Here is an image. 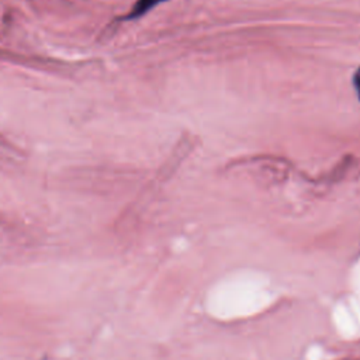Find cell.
Segmentation results:
<instances>
[{
	"label": "cell",
	"instance_id": "1",
	"mask_svg": "<svg viewBox=\"0 0 360 360\" xmlns=\"http://www.w3.org/2000/svg\"><path fill=\"white\" fill-rule=\"evenodd\" d=\"M159 1H165V0H142V1L139 3L138 8H139L141 11H143V10H146V8L152 7V6H155V4L159 3Z\"/></svg>",
	"mask_w": 360,
	"mask_h": 360
},
{
	"label": "cell",
	"instance_id": "2",
	"mask_svg": "<svg viewBox=\"0 0 360 360\" xmlns=\"http://www.w3.org/2000/svg\"><path fill=\"white\" fill-rule=\"evenodd\" d=\"M354 87H356V91L360 97V70H357V73L354 75Z\"/></svg>",
	"mask_w": 360,
	"mask_h": 360
}]
</instances>
